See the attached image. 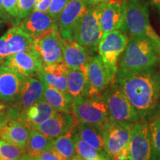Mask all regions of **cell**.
<instances>
[{
  "mask_svg": "<svg viewBox=\"0 0 160 160\" xmlns=\"http://www.w3.org/2000/svg\"><path fill=\"white\" fill-rule=\"evenodd\" d=\"M159 57L153 41L147 37H131L120 57L118 69L157 67Z\"/></svg>",
  "mask_w": 160,
  "mask_h": 160,
  "instance_id": "cell-2",
  "label": "cell"
},
{
  "mask_svg": "<svg viewBox=\"0 0 160 160\" xmlns=\"http://www.w3.org/2000/svg\"><path fill=\"white\" fill-rule=\"evenodd\" d=\"M0 18L5 21H8L10 19L9 17L5 11V8H4V0H0Z\"/></svg>",
  "mask_w": 160,
  "mask_h": 160,
  "instance_id": "cell-38",
  "label": "cell"
},
{
  "mask_svg": "<svg viewBox=\"0 0 160 160\" xmlns=\"http://www.w3.org/2000/svg\"><path fill=\"white\" fill-rule=\"evenodd\" d=\"M127 35L121 30L104 33L98 45L99 55L107 70L110 82L115 80L118 71V59L128 44Z\"/></svg>",
  "mask_w": 160,
  "mask_h": 160,
  "instance_id": "cell-7",
  "label": "cell"
},
{
  "mask_svg": "<svg viewBox=\"0 0 160 160\" xmlns=\"http://www.w3.org/2000/svg\"><path fill=\"white\" fill-rule=\"evenodd\" d=\"M21 160H26V159H25V157H24Z\"/></svg>",
  "mask_w": 160,
  "mask_h": 160,
  "instance_id": "cell-46",
  "label": "cell"
},
{
  "mask_svg": "<svg viewBox=\"0 0 160 160\" xmlns=\"http://www.w3.org/2000/svg\"><path fill=\"white\" fill-rule=\"evenodd\" d=\"M102 95L107 104L111 120L130 124L142 121L116 81L110 82Z\"/></svg>",
  "mask_w": 160,
  "mask_h": 160,
  "instance_id": "cell-5",
  "label": "cell"
},
{
  "mask_svg": "<svg viewBox=\"0 0 160 160\" xmlns=\"http://www.w3.org/2000/svg\"><path fill=\"white\" fill-rule=\"evenodd\" d=\"M75 131L72 129L68 133L52 139L50 147L63 160H71L77 157L73 134Z\"/></svg>",
  "mask_w": 160,
  "mask_h": 160,
  "instance_id": "cell-27",
  "label": "cell"
},
{
  "mask_svg": "<svg viewBox=\"0 0 160 160\" xmlns=\"http://www.w3.org/2000/svg\"><path fill=\"white\" fill-rule=\"evenodd\" d=\"M5 20H3L2 19H1V18H0V31H1V29L2 28L4 24H5Z\"/></svg>",
  "mask_w": 160,
  "mask_h": 160,
  "instance_id": "cell-43",
  "label": "cell"
},
{
  "mask_svg": "<svg viewBox=\"0 0 160 160\" xmlns=\"http://www.w3.org/2000/svg\"><path fill=\"white\" fill-rule=\"evenodd\" d=\"M56 112L57 111L42 98L25 112L21 122L31 129H34L38 125L53 117Z\"/></svg>",
  "mask_w": 160,
  "mask_h": 160,
  "instance_id": "cell-23",
  "label": "cell"
},
{
  "mask_svg": "<svg viewBox=\"0 0 160 160\" xmlns=\"http://www.w3.org/2000/svg\"><path fill=\"white\" fill-rule=\"evenodd\" d=\"M151 3L160 11V0H151Z\"/></svg>",
  "mask_w": 160,
  "mask_h": 160,
  "instance_id": "cell-40",
  "label": "cell"
},
{
  "mask_svg": "<svg viewBox=\"0 0 160 160\" xmlns=\"http://www.w3.org/2000/svg\"><path fill=\"white\" fill-rule=\"evenodd\" d=\"M115 81L142 121L160 116V72L157 67L118 69Z\"/></svg>",
  "mask_w": 160,
  "mask_h": 160,
  "instance_id": "cell-1",
  "label": "cell"
},
{
  "mask_svg": "<svg viewBox=\"0 0 160 160\" xmlns=\"http://www.w3.org/2000/svg\"><path fill=\"white\" fill-rule=\"evenodd\" d=\"M25 159H26V160H38V159H31V158L26 157V156H25Z\"/></svg>",
  "mask_w": 160,
  "mask_h": 160,
  "instance_id": "cell-45",
  "label": "cell"
},
{
  "mask_svg": "<svg viewBox=\"0 0 160 160\" xmlns=\"http://www.w3.org/2000/svg\"><path fill=\"white\" fill-rule=\"evenodd\" d=\"M45 85L38 78L25 77L17 99L5 107V115L11 119L21 122L25 112L43 98Z\"/></svg>",
  "mask_w": 160,
  "mask_h": 160,
  "instance_id": "cell-8",
  "label": "cell"
},
{
  "mask_svg": "<svg viewBox=\"0 0 160 160\" xmlns=\"http://www.w3.org/2000/svg\"><path fill=\"white\" fill-rule=\"evenodd\" d=\"M151 132V160H160V116L149 122Z\"/></svg>",
  "mask_w": 160,
  "mask_h": 160,
  "instance_id": "cell-30",
  "label": "cell"
},
{
  "mask_svg": "<svg viewBox=\"0 0 160 160\" xmlns=\"http://www.w3.org/2000/svg\"><path fill=\"white\" fill-rule=\"evenodd\" d=\"M57 25L48 13L33 9L20 22L19 27L31 37L35 38Z\"/></svg>",
  "mask_w": 160,
  "mask_h": 160,
  "instance_id": "cell-22",
  "label": "cell"
},
{
  "mask_svg": "<svg viewBox=\"0 0 160 160\" xmlns=\"http://www.w3.org/2000/svg\"><path fill=\"white\" fill-rule=\"evenodd\" d=\"M88 160H111L108 158L105 157H102V158H96V159H88Z\"/></svg>",
  "mask_w": 160,
  "mask_h": 160,
  "instance_id": "cell-42",
  "label": "cell"
},
{
  "mask_svg": "<svg viewBox=\"0 0 160 160\" xmlns=\"http://www.w3.org/2000/svg\"><path fill=\"white\" fill-rule=\"evenodd\" d=\"M52 139L48 138L37 129H31L30 137L26 145V157L37 159L43 151L51 145Z\"/></svg>",
  "mask_w": 160,
  "mask_h": 160,
  "instance_id": "cell-28",
  "label": "cell"
},
{
  "mask_svg": "<svg viewBox=\"0 0 160 160\" xmlns=\"http://www.w3.org/2000/svg\"><path fill=\"white\" fill-rule=\"evenodd\" d=\"M102 35L97 8H89L76 26L73 39L92 53L98 51V45Z\"/></svg>",
  "mask_w": 160,
  "mask_h": 160,
  "instance_id": "cell-9",
  "label": "cell"
},
{
  "mask_svg": "<svg viewBox=\"0 0 160 160\" xmlns=\"http://www.w3.org/2000/svg\"><path fill=\"white\" fill-rule=\"evenodd\" d=\"M25 155V149L0 140V160H21Z\"/></svg>",
  "mask_w": 160,
  "mask_h": 160,
  "instance_id": "cell-31",
  "label": "cell"
},
{
  "mask_svg": "<svg viewBox=\"0 0 160 160\" xmlns=\"http://www.w3.org/2000/svg\"><path fill=\"white\" fill-rule=\"evenodd\" d=\"M77 132L84 141L108 158L105 151L102 126L88 123H79Z\"/></svg>",
  "mask_w": 160,
  "mask_h": 160,
  "instance_id": "cell-25",
  "label": "cell"
},
{
  "mask_svg": "<svg viewBox=\"0 0 160 160\" xmlns=\"http://www.w3.org/2000/svg\"><path fill=\"white\" fill-rule=\"evenodd\" d=\"M4 8L11 22L17 26L19 17V0H4Z\"/></svg>",
  "mask_w": 160,
  "mask_h": 160,
  "instance_id": "cell-32",
  "label": "cell"
},
{
  "mask_svg": "<svg viewBox=\"0 0 160 160\" xmlns=\"http://www.w3.org/2000/svg\"><path fill=\"white\" fill-rule=\"evenodd\" d=\"M68 0H51V5L47 13L54 21L57 22L60 13L65 8Z\"/></svg>",
  "mask_w": 160,
  "mask_h": 160,
  "instance_id": "cell-34",
  "label": "cell"
},
{
  "mask_svg": "<svg viewBox=\"0 0 160 160\" xmlns=\"http://www.w3.org/2000/svg\"><path fill=\"white\" fill-rule=\"evenodd\" d=\"M73 115L79 123L102 126L110 120L107 104L102 95L82 96L72 100Z\"/></svg>",
  "mask_w": 160,
  "mask_h": 160,
  "instance_id": "cell-6",
  "label": "cell"
},
{
  "mask_svg": "<svg viewBox=\"0 0 160 160\" xmlns=\"http://www.w3.org/2000/svg\"><path fill=\"white\" fill-rule=\"evenodd\" d=\"M31 128L22 122L4 115L0 119V139L25 149Z\"/></svg>",
  "mask_w": 160,
  "mask_h": 160,
  "instance_id": "cell-16",
  "label": "cell"
},
{
  "mask_svg": "<svg viewBox=\"0 0 160 160\" xmlns=\"http://www.w3.org/2000/svg\"><path fill=\"white\" fill-rule=\"evenodd\" d=\"M25 77L14 70L0 65V99L11 105L21 91Z\"/></svg>",
  "mask_w": 160,
  "mask_h": 160,
  "instance_id": "cell-17",
  "label": "cell"
},
{
  "mask_svg": "<svg viewBox=\"0 0 160 160\" xmlns=\"http://www.w3.org/2000/svg\"><path fill=\"white\" fill-rule=\"evenodd\" d=\"M108 1H109V0H85L86 4H87L89 8L96 7V6H98L101 5V4L105 3Z\"/></svg>",
  "mask_w": 160,
  "mask_h": 160,
  "instance_id": "cell-37",
  "label": "cell"
},
{
  "mask_svg": "<svg viewBox=\"0 0 160 160\" xmlns=\"http://www.w3.org/2000/svg\"><path fill=\"white\" fill-rule=\"evenodd\" d=\"M68 92L72 99L82 96H88L89 83L88 70L68 69Z\"/></svg>",
  "mask_w": 160,
  "mask_h": 160,
  "instance_id": "cell-24",
  "label": "cell"
},
{
  "mask_svg": "<svg viewBox=\"0 0 160 160\" xmlns=\"http://www.w3.org/2000/svg\"><path fill=\"white\" fill-rule=\"evenodd\" d=\"M37 0H19V17H18L17 26H19L21 21L27 17L34 8Z\"/></svg>",
  "mask_w": 160,
  "mask_h": 160,
  "instance_id": "cell-33",
  "label": "cell"
},
{
  "mask_svg": "<svg viewBox=\"0 0 160 160\" xmlns=\"http://www.w3.org/2000/svg\"><path fill=\"white\" fill-rule=\"evenodd\" d=\"M73 139L74 142L75 151L77 153V157L80 158L82 160H88L96 159V158L106 157L102 153L98 151L97 149L88 145L86 142L80 137L79 133L75 131L73 134Z\"/></svg>",
  "mask_w": 160,
  "mask_h": 160,
  "instance_id": "cell-29",
  "label": "cell"
},
{
  "mask_svg": "<svg viewBox=\"0 0 160 160\" xmlns=\"http://www.w3.org/2000/svg\"><path fill=\"white\" fill-rule=\"evenodd\" d=\"M118 160H125V159H118Z\"/></svg>",
  "mask_w": 160,
  "mask_h": 160,
  "instance_id": "cell-47",
  "label": "cell"
},
{
  "mask_svg": "<svg viewBox=\"0 0 160 160\" xmlns=\"http://www.w3.org/2000/svg\"><path fill=\"white\" fill-rule=\"evenodd\" d=\"M5 106L3 105H0V119L5 115Z\"/></svg>",
  "mask_w": 160,
  "mask_h": 160,
  "instance_id": "cell-41",
  "label": "cell"
},
{
  "mask_svg": "<svg viewBox=\"0 0 160 160\" xmlns=\"http://www.w3.org/2000/svg\"><path fill=\"white\" fill-rule=\"evenodd\" d=\"M100 27L104 33L121 30L124 20L123 3L109 1L96 6Z\"/></svg>",
  "mask_w": 160,
  "mask_h": 160,
  "instance_id": "cell-15",
  "label": "cell"
},
{
  "mask_svg": "<svg viewBox=\"0 0 160 160\" xmlns=\"http://www.w3.org/2000/svg\"><path fill=\"white\" fill-rule=\"evenodd\" d=\"M153 41V44H154V46L157 49V51L158 53V55H159V60H160V37L159 36H157V37H155L153 39H151Z\"/></svg>",
  "mask_w": 160,
  "mask_h": 160,
  "instance_id": "cell-39",
  "label": "cell"
},
{
  "mask_svg": "<svg viewBox=\"0 0 160 160\" xmlns=\"http://www.w3.org/2000/svg\"><path fill=\"white\" fill-rule=\"evenodd\" d=\"M43 99L56 111L68 112L71 113L73 112V99L54 87H52L51 85H45Z\"/></svg>",
  "mask_w": 160,
  "mask_h": 160,
  "instance_id": "cell-26",
  "label": "cell"
},
{
  "mask_svg": "<svg viewBox=\"0 0 160 160\" xmlns=\"http://www.w3.org/2000/svg\"><path fill=\"white\" fill-rule=\"evenodd\" d=\"M1 65L14 70L25 77H34L37 76L44 63L38 52L33 48L10 56L4 60Z\"/></svg>",
  "mask_w": 160,
  "mask_h": 160,
  "instance_id": "cell-14",
  "label": "cell"
},
{
  "mask_svg": "<svg viewBox=\"0 0 160 160\" xmlns=\"http://www.w3.org/2000/svg\"><path fill=\"white\" fill-rule=\"evenodd\" d=\"M74 126V117L71 113L57 111L53 117L46 120L34 129L51 139L68 133Z\"/></svg>",
  "mask_w": 160,
  "mask_h": 160,
  "instance_id": "cell-19",
  "label": "cell"
},
{
  "mask_svg": "<svg viewBox=\"0 0 160 160\" xmlns=\"http://www.w3.org/2000/svg\"><path fill=\"white\" fill-rule=\"evenodd\" d=\"M33 39L34 49L39 54L44 65L64 62L62 37L57 25Z\"/></svg>",
  "mask_w": 160,
  "mask_h": 160,
  "instance_id": "cell-10",
  "label": "cell"
},
{
  "mask_svg": "<svg viewBox=\"0 0 160 160\" xmlns=\"http://www.w3.org/2000/svg\"><path fill=\"white\" fill-rule=\"evenodd\" d=\"M68 67L64 62L44 65L37 77L44 85H51L69 96L68 92Z\"/></svg>",
  "mask_w": 160,
  "mask_h": 160,
  "instance_id": "cell-18",
  "label": "cell"
},
{
  "mask_svg": "<svg viewBox=\"0 0 160 160\" xmlns=\"http://www.w3.org/2000/svg\"><path fill=\"white\" fill-rule=\"evenodd\" d=\"M151 142L149 122L134 123L131 130L128 160H151Z\"/></svg>",
  "mask_w": 160,
  "mask_h": 160,
  "instance_id": "cell-11",
  "label": "cell"
},
{
  "mask_svg": "<svg viewBox=\"0 0 160 160\" xmlns=\"http://www.w3.org/2000/svg\"><path fill=\"white\" fill-rule=\"evenodd\" d=\"M35 41L19 26L10 28L0 37V65L6 58L18 52L33 49Z\"/></svg>",
  "mask_w": 160,
  "mask_h": 160,
  "instance_id": "cell-12",
  "label": "cell"
},
{
  "mask_svg": "<svg viewBox=\"0 0 160 160\" xmlns=\"http://www.w3.org/2000/svg\"><path fill=\"white\" fill-rule=\"evenodd\" d=\"M38 160H63L56 152L49 146L45 151H43L37 159Z\"/></svg>",
  "mask_w": 160,
  "mask_h": 160,
  "instance_id": "cell-35",
  "label": "cell"
},
{
  "mask_svg": "<svg viewBox=\"0 0 160 160\" xmlns=\"http://www.w3.org/2000/svg\"><path fill=\"white\" fill-rule=\"evenodd\" d=\"M124 20L121 31L130 37H157L149 21L148 10L142 0H126L123 2Z\"/></svg>",
  "mask_w": 160,
  "mask_h": 160,
  "instance_id": "cell-3",
  "label": "cell"
},
{
  "mask_svg": "<svg viewBox=\"0 0 160 160\" xmlns=\"http://www.w3.org/2000/svg\"><path fill=\"white\" fill-rule=\"evenodd\" d=\"M71 160H82V159H80V158L78 157H76L73 158V159H72Z\"/></svg>",
  "mask_w": 160,
  "mask_h": 160,
  "instance_id": "cell-44",
  "label": "cell"
},
{
  "mask_svg": "<svg viewBox=\"0 0 160 160\" xmlns=\"http://www.w3.org/2000/svg\"><path fill=\"white\" fill-rule=\"evenodd\" d=\"M88 8L85 0H68L57 21L62 39H73L76 26Z\"/></svg>",
  "mask_w": 160,
  "mask_h": 160,
  "instance_id": "cell-13",
  "label": "cell"
},
{
  "mask_svg": "<svg viewBox=\"0 0 160 160\" xmlns=\"http://www.w3.org/2000/svg\"><path fill=\"white\" fill-rule=\"evenodd\" d=\"M89 83L88 97L99 96L111 82L108 74L99 55L92 56L88 65Z\"/></svg>",
  "mask_w": 160,
  "mask_h": 160,
  "instance_id": "cell-20",
  "label": "cell"
},
{
  "mask_svg": "<svg viewBox=\"0 0 160 160\" xmlns=\"http://www.w3.org/2000/svg\"><path fill=\"white\" fill-rule=\"evenodd\" d=\"M63 61L69 69L88 70L90 53L74 39L62 38Z\"/></svg>",
  "mask_w": 160,
  "mask_h": 160,
  "instance_id": "cell-21",
  "label": "cell"
},
{
  "mask_svg": "<svg viewBox=\"0 0 160 160\" xmlns=\"http://www.w3.org/2000/svg\"><path fill=\"white\" fill-rule=\"evenodd\" d=\"M51 0H37L33 9L47 13L48 11L50 5H51Z\"/></svg>",
  "mask_w": 160,
  "mask_h": 160,
  "instance_id": "cell-36",
  "label": "cell"
},
{
  "mask_svg": "<svg viewBox=\"0 0 160 160\" xmlns=\"http://www.w3.org/2000/svg\"><path fill=\"white\" fill-rule=\"evenodd\" d=\"M133 125L110 119L102 126L105 151L111 160L128 159Z\"/></svg>",
  "mask_w": 160,
  "mask_h": 160,
  "instance_id": "cell-4",
  "label": "cell"
}]
</instances>
